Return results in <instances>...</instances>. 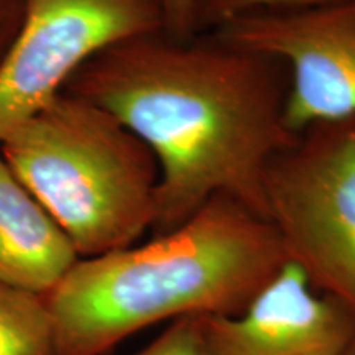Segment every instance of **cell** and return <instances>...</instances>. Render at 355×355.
I'll use <instances>...</instances> for the list:
<instances>
[{
    "label": "cell",
    "instance_id": "obj_13",
    "mask_svg": "<svg viewBox=\"0 0 355 355\" xmlns=\"http://www.w3.org/2000/svg\"><path fill=\"white\" fill-rule=\"evenodd\" d=\"M21 21V0H0V68L6 63Z\"/></svg>",
    "mask_w": 355,
    "mask_h": 355
},
{
    "label": "cell",
    "instance_id": "obj_12",
    "mask_svg": "<svg viewBox=\"0 0 355 355\" xmlns=\"http://www.w3.org/2000/svg\"><path fill=\"white\" fill-rule=\"evenodd\" d=\"M165 6V33L176 40L196 35L194 30V0H163Z\"/></svg>",
    "mask_w": 355,
    "mask_h": 355
},
{
    "label": "cell",
    "instance_id": "obj_5",
    "mask_svg": "<svg viewBox=\"0 0 355 355\" xmlns=\"http://www.w3.org/2000/svg\"><path fill=\"white\" fill-rule=\"evenodd\" d=\"M165 32L163 0H21V21L0 68V140L53 97L89 60Z\"/></svg>",
    "mask_w": 355,
    "mask_h": 355
},
{
    "label": "cell",
    "instance_id": "obj_10",
    "mask_svg": "<svg viewBox=\"0 0 355 355\" xmlns=\"http://www.w3.org/2000/svg\"><path fill=\"white\" fill-rule=\"evenodd\" d=\"M345 0H194L196 35L219 28L230 20L255 13L298 12L334 6Z\"/></svg>",
    "mask_w": 355,
    "mask_h": 355
},
{
    "label": "cell",
    "instance_id": "obj_6",
    "mask_svg": "<svg viewBox=\"0 0 355 355\" xmlns=\"http://www.w3.org/2000/svg\"><path fill=\"white\" fill-rule=\"evenodd\" d=\"M279 61L288 74L286 125L355 117V0L298 12L255 13L212 30Z\"/></svg>",
    "mask_w": 355,
    "mask_h": 355
},
{
    "label": "cell",
    "instance_id": "obj_1",
    "mask_svg": "<svg viewBox=\"0 0 355 355\" xmlns=\"http://www.w3.org/2000/svg\"><path fill=\"white\" fill-rule=\"evenodd\" d=\"M63 91L109 110L153 153V235L219 194L265 217L266 166L296 137L286 125L288 74L275 58L212 32H158L99 53Z\"/></svg>",
    "mask_w": 355,
    "mask_h": 355
},
{
    "label": "cell",
    "instance_id": "obj_11",
    "mask_svg": "<svg viewBox=\"0 0 355 355\" xmlns=\"http://www.w3.org/2000/svg\"><path fill=\"white\" fill-rule=\"evenodd\" d=\"M133 355H207L202 339L201 316L175 319L152 344Z\"/></svg>",
    "mask_w": 355,
    "mask_h": 355
},
{
    "label": "cell",
    "instance_id": "obj_14",
    "mask_svg": "<svg viewBox=\"0 0 355 355\" xmlns=\"http://www.w3.org/2000/svg\"><path fill=\"white\" fill-rule=\"evenodd\" d=\"M343 355H355V336H354V339L350 340V344L347 345V347H345Z\"/></svg>",
    "mask_w": 355,
    "mask_h": 355
},
{
    "label": "cell",
    "instance_id": "obj_3",
    "mask_svg": "<svg viewBox=\"0 0 355 355\" xmlns=\"http://www.w3.org/2000/svg\"><path fill=\"white\" fill-rule=\"evenodd\" d=\"M13 173L89 259L152 230L159 171L148 146L109 110L68 91L0 140Z\"/></svg>",
    "mask_w": 355,
    "mask_h": 355
},
{
    "label": "cell",
    "instance_id": "obj_8",
    "mask_svg": "<svg viewBox=\"0 0 355 355\" xmlns=\"http://www.w3.org/2000/svg\"><path fill=\"white\" fill-rule=\"evenodd\" d=\"M78 260L64 230L0 152V285L46 296Z\"/></svg>",
    "mask_w": 355,
    "mask_h": 355
},
{
    "label": "cell",
    "instance_id": "obj_9",
    "mask_svg": "<svg viewBox=\"0 0 355 355\" xmlns=\"http://www.w3.org/2000/svg\"><path fill=\"white\" fill-rule=\"evenodd\" d=\"M51 354V318L43 296L0 285V355Z\"/></svg>",
    "mask_w": 355,
    "mask_h": 355
},
{
    "label": "cell",
    "instance_id": "obj_7",
    "mask_svg": "<svg viewBox=\"0 0 355 355\" xmlns=\"http://www.w3.org/2000/svg\"><path fill=\"white\" fill-rule=\"evenodd\" d=\"M201 329L207 355H343L355 311L288 260L241 313L201 316Z\"/></svg>",
    "mask_w": 355,
    "mask_h": 355
},
{
    "label": "cell",
    "instance_id": "obj_4",
    "mask_svg": "<svg viewBox=\"0 0 355 355\" xmlns=\"http://www.w3.org/2000/svg\"><path fill=\"white\" fill-rule=\"evenodd\" d=\"M261 191L286 259L355 311V117L296 133L266 166Z\"/></svg>",
    "mask_w": 355,
    "mask_h": 355
},
{
    "label": "cell",
    "instance_id": "obj_2",
    "mask_svg": "<svg viewBox=\"0 0 355 355\" xmlns=\"http://www.w3.org/2000/svg\"><path fill=\"white\" fill-rule=\"evenodd\" d=\"M286 261L273 225L219 194L150 242L79 259L43 296L51 355H104L157 322L237 314Z\"/></svg>",
    "mask_w": 355,
    "mask_h": 355
}]
</instances>
